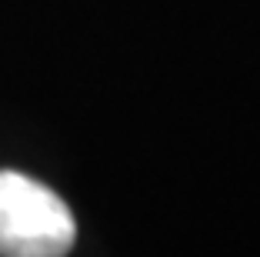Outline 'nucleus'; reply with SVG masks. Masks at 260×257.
Returning <instances> with one entry per match:
<instances>
[{
  "label": "nucleus",
  "instance_id": "1",
  "mask_svg": "<svg viewBox=\"0 0 260 257\" xmlns=\"http://www.w3.org/2000/svg\"><path fill=\"white\" fill-rule=\"evenodd\" d=\"M77 224L63 197L17 170H0V257H63Z\"/></svg>",
  "mask_w": 260,
  "mask_h": 257
}]
</instances>
